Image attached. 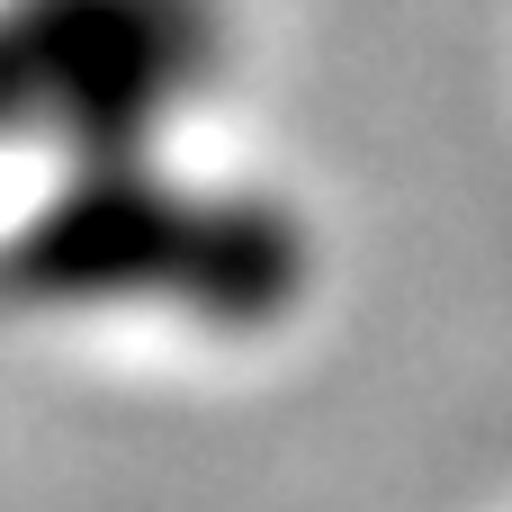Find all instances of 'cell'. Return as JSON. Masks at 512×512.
Listing matches in <instances>:
<instances>
[{"instance_id": "1", "label": "cell", "mask_w": 512, "mask_h": 512, "mask_svg": "<svg viewBox=\"0 0 512 512\" xmlns=\"http://www.w3.org/2000/svg\"><path fill=\"white\" fill-rule=\"evenodd\" d=\"M18 279L54 306L171 315L198 333H261L306 306L315 234L279 189L180 171L162 153L81 162L18 234Z\"/></svg>"}, {"instance_id": "2", "label": "cell", "mask_w": 512, "mask_h": 512, "mask_svg": "<svg viewBox=\"0 0 512 512\" xmlns=\"http://www.w3.org/2000/svg\"><path fill=\"white\" fill-rule=\"evenodd\" d=\"M234 81V0H0V153L54 171L180 144Z\"/></svg>"}]
</instances>
